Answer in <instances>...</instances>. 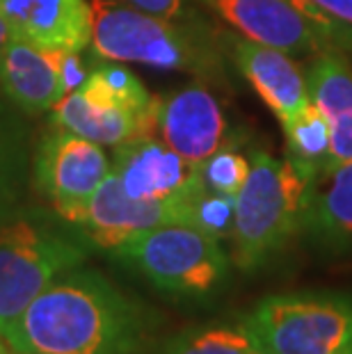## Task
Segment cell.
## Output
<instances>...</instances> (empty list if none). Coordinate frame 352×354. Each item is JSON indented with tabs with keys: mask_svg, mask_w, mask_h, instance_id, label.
<instances>
[{
	"mask_svg": "<svg viewBox=\"0 0 352 354\" xmlns=\"http://www.w3.org/2000/svg\"><path fill=\"white\" fill-rule=\"evenodd\" d=\"M151 325L106 277L73 268L26 308L12 341L17 354H145Z\"/></svg>",
	"mask_w": 352,
	"mask_h": 354,
	"instance_id": "obj_1",
	"label": "cell"
},
{
	"mask_svg": "<svg viewBox=\"0 0 352 354\" xmlns=\"http://www.w3.org/2000/svg\"><path fill=\"white\" fill-rule=\"evenodd\" d=\"M306 180L286 158L254 153L250 174L236 194L231 247L238 268L252 270L279 254L299 233L306 197Z\"/></svg>",
	"mask_w": 352,
	"mask_h": 354,
	"instance_id": "obj_2",
	"label": "cell"
},
{
	"mask_svg": "<svg viewBox=\"0 0 352 354\" xmlns=\"http://www.w3.org/2000/svg\"><path fill=\"white\" fill-rule=\"evenodd\" d=\"M241 325L261 354H352V295H272Z\"/></svg>",
	"mask_w": 352,
	"mask_h": 354,
	"instance_id": "obj_3",
	"label": "cell"
},
{
	"mask_svg": "<svg viewBox=\"0 0 352 354\" xmlns=\"http://www.w3.org/2000/svg\"><path fill=\"white\" fill-rule=\"evenodd\" d=\"M158 99L119 64L89 71L82 85L64 94L53 108L57 128L71 131L101 147L124 145L138 135L154 133Z\"/></svg>",
	"mask_w": 352,
	"mask_h": 354,
	"instance_id": "obj_4",
	"label": "cell"
},
{
	"mask_svg": "<svg viewBox=\"0 0 352 354\" xmlns=\"http://www.w3.org/2000/svg\"><path fill=\"white\" fill-rule=\"evenodd\" d=\"M112 252L158 290L178 297H204L229 272V259L220 240L190 224L149 229Z\"/></svg>",
	"mask_w": 352,
	"mask_h": 354,
	"instance_id": "obj_5",
	"label": "cell"
},
{
	"mask_svg": "<svg viewBox=\"0 0 352 354\" xmlns=\"http://www.w3.org/2000/svg\"><path fill=\"white\" fill-rule=\"evenodd\" d=\"M82 261L85 250L78 243L30 220L0 227V336L7 345L33 299Z\"/></svg>",
	"mask_w": 352,
	"mask_h": 354,
	"instance_id": "obj_6",
	"label": "cell"
},
{
	"mask_svg": "<svg viewBox=\"0 0 352 354\" xmlns=\"http://www.w3.org/2000/svg\"><path fill=\"white\" fill-rule=\"evenodd\" d=\"M89 44L101 59L136 62L156 69H188L201 57L183 28L172 19L154 17L131 3L92 0L89 3Z\"/></svg>",
	"mask_w": 352,
	"mask_h": 354,
	"instance_id": "obj_7",
	"label": "cell"
},
{
	"mask_svg": "<svg viewBox=\"0 0 352 354\" xmlns=\"http://www.w3.org/2000/svg\"><path fill=\"white\" fill-rule=\"evenodd\" d=\"M108 174L110 160L101 145L64 128L50 133L37 156V185L57 215L78 227Z\"/></svg>",
	"mask_w": 352,
	"mask_h": 354,
	"instance_id": "obj_8",
	"label": "cell"
},
{
	"mask_svg": "<svg viewBox=\"0 0 352 354\" xmlns=\"http://www.w3.org/2000/svg\"><path fill=\"white\" fill-rule=\"evenodd\" d=\"M224 21L250 41L286 53L288 57L323 55L339 48V41L309 21L286 0H206Z\"/></svg>",
	"mask_w": 352,
	"mask_h": 354,
	"instance_id": "obj_9",
	"label": "cell"
},
{
	"mask_svg": "<svg viewBox=\"0 0 352 354\" xmlns=\"http://www.w3.org/2000/svg\"><path fill=\"white\" fill-rule=\"evenodd\" d=\"M190 197L169 201L136 199L110 171L89 201L80 227L94 245L112 252L149 229L163 224H190Z\"/></svg>",
	"mask_w": 352,
	"mask_h": 354,
	"instance_id": "obj_10",
	"label": "cell"
},
{
	"mask_svg": "<svg viewBox=\"0 0 352 354\" xmlns=\"http://www.w3.org/2000/svg\"><path fill=\"white\" fill-rule=\"evenodd\" d=\"M110 171L131 197L147 201L185 199L201 187L197 165L154 138V133L117 145Z\"/></svg>",
	"mask_w": 352,
	"mask_h": 354,
	"instance_id": "obj_11",
	"label": "cell"
},
{
	"mask_svg": "<svg viewBox=\"0 0 352 354\" xmlns=\"http://www.w3.org/2000/svg\"><path fill=\"white\" fill-rule=\"evenodd\" d=\"M156 131L169 149L199 165L222 147L227 122L206 87L188 85L158 101Z\"/></svg>",
	"mask_w": 352,
	"mask_h": 354,
	"instance_id": "obj_12",
	"label": "cell"
},
{
	"mask_svg": "<svg viewBox=\"0 0 352 354\" xmlns=\"http://www.w3.org/2000/svg\"><path fill=\"white\" fill-rule=\"evenodd\" d=\"M14 37L53 50H82L89 44L85 0H0Z\"/></svg>",
	"mask_w": 352,
	"mask_h": 354,
	"instance_id": "obj_13",
	"label": "cell"
},
{
	"mask_svg": "<svg viewBox=\"0 0 352 354\" xmlns=\"http://www.w3.org/2000/svg\"><path fill=\"white\" fill-rule=\"evenodd\" d=\"M0 82L7 96L30 115L53 110L66 94L57 50L35 46L14 35L0 59Z\"/></svg>",
	"mask_w": 352,
	"mask_h": 354,
	"instance_id": "obj_14",
	"label": "cell"
},
{
	"mask_svg": "<svg viewBox=\"0 0 352 354\" xmlns=\"http://www.w3.org/2000/svg\"><path fill=\"white\" fill-rule=\"evenodd\" d=\"M236 62L281 124L311 103L306 80L286 53L245 39L236 44Z\"/></svg>",
	"mask_w": 352,
	"mask_h": 354,
	"instance_id": "obj_15",
	"label": "cell"
},
{
	"mask_svg": "<svg viewBox=\"0 0 352 354\" xmlns=\"http://www.w3.org/2000/svg\"><path fill=\"white\" fill-rule=\"evenodd\" d=\"M299 231L332 250L352 245V160L325 169L306 185Z\"/></svg>",
	"mask_w": 352,
	"mask_h": 354,
	"instance_id": "obj_16",
	"label": "cell"
},
{
	"mask_svg": "<svg viewBox=\"0 0 352 354\" xmlns=\"http://www.w3.org/2000/svg\"><path fill=\"white\" fill-rule=\"evenodd\" d=\"M313 105L332 135V167L352 160V69L339 53L316 55L304 73Z\"/></svg>",
	"mask_w": 352,
	"mask_h": 354,
	"instance_id": "obj_17",
	"label": "cell"
},
{
	"mask_svg": "<svg viewBox=\"0 0 352 354\" xmlns=\"http://www.w3.org/2000/svg\"><path fill=\"white\" fill-rule=\"evenodd\" d=\"M281 126L286 135V160L309 183L332 167V135H329L327 119L313 101Z\"/></svg>",
	"mask_w": 352,
	"mask_h": 354,
	"instance_id": "obj_18",
	"label": "cell"
},
{
	"mask_svg": "<svg viewBox=\"0 0 352 354\" xmlns=\"http://www.w3.org/2000/svg\"><path fill=\"white\" fill-rule=\"evenodd\" d=\"M158 354H261L243 325H206L181 331L158 350Z\"/></svg>",
	"mask_w": 352,
	"mask_h": 354,
	"instance_id": "obj_19",
	"label": "cell"
},
{
	"mask_svg": "<svg viewBox=\"0 0 352 354\" xmlns=\"http://www.w3.org/2000/svg\"><path fill=\"white\" fill-rule=\"evenodd\" d=\"M199 180L206 190L236 197L245 185L247 174H250V160L236 149L220 147L215 153H211L206 160L197 165Z\"/></svg>",
	"mask_w": 352,
	"mask_h": 354,
	"instance_id": "obj_20",
	"label": "cell"
},
{
	"mask_svg": "<svg viewBox=\"0 0 352 354\" xmlns=\"http://www.w3.org/2000/svg\"><path fill=\"white\" fill-rule=\"evenodd\" d=\"M236 217V197L217 194L204 185L190 197V227L208 233L215 240L231 238Z\"/></svg>",
	"mask_w": 352,
	"mask_h": 354,
	"instance_id": "obj_21",
	"label": "cell"
},
{
	"mask_svg": "<svg viewBox=\"0 0 352 354\" xmlns=\"http://www.w3.org/2000/svg\"><path fill=\"white\" fill-rule=\"evenodd\" d=\"M286 3L293 5L295 10L302 12L306 19L323 28L327 35H332L334 39L339 41V46L348 48L352 53V30L348 28V24H343V21L334 19L332 14H327L325 10H320V7L313 3V0H286Z\"/></svg>",
	"mask_w": 352,
	"mask_h": 354,
	"instance_id": "obj_22",
	"label": "cell"
},
{
	"mask_svg": "<svg viewBox=\"0 0 352 354\" xmlns=\"http://www.w3.org/2000/svg\"><path fill=\"white\" fill-rule=\"evenodd\" d=\"M129 3L142 12H149L154 17L163 19H176L183 10V0H129Z\"/></svg>",
	"mask_w": 352,
	"mask_h": 354,
	"instance_id": "obj_23",
	"label": "cell"
},
{
	"mask_svg": "<svg viewBox=\"0 0 352 354\" xmlns=\"http://www.w3.org/2000/svg\"><path fill=\"white\" fill-rule=\"evenodd\" d=\"M313 3L327 14H332L334 19L352 26V0H313Z\"/></svg>",
	"mask_w": 352,
	"mask_h": 354,
	"instance_id": "obj_24",
	"label": "cell"
},
{
	"mask_svg": "<svg viewBox=\"0 0 352 354\" xmlns=\"http://www.w3.org/2000/svg\"><path fill=\"white\" fill-rule=\"evenodd\" d=\"M10 39H12V28L7 24L3 10H0V59L5 55V48H7V44H10Z\"/></svg>",
	"mask_w": 352,
	"mask_h": 354,
	"instance_id": "obj_25",
	"label": "cell"
},
{
	"mask_svg": "<svg viewBox=\"0 0 352 354\" xmlns=\"http://www.w3.org/2000/svg\"><path fill=\"white\" fill-rule=\"evenodd\" d=\"M0 354H12V348L7 345V341L3 336H0Z\"/></svg>",
	"mask_w": 352,
	"mask_h": 354,
	"instance_id": "obj_26",
	"label": "cell"
}]
</instances>
